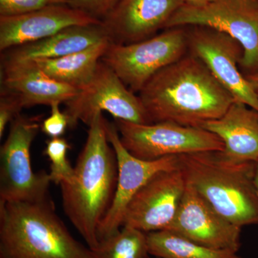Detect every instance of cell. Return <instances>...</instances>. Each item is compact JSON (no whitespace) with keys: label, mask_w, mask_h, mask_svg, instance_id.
I'll return each mask as SVG.
<instances>
[{"label":"cell","mask_w":258,"mask_h":258,"mask_svg":"<svg viewBox=\"0 0 258 258\" xmlns=\"http://www.w3.org/2000/svg\"><path fill=\"white\" fill-rule=\"evenodd\" d=\"M152 123L201 127L222 116L235 101L196 56L190 53L152 76L139 91Z\"/></svg>","instance_id":"cell-1"},{"label":"cell","mask_w":258,"mask_h":258,"mask_svg":"<svg viewBox=\"0 0 258 258\" xmlns=\"http://www.w3.org/2000/svg\"><path fill=\"white\" fill-rule=\"evenodd\" d=\"M107 124L103 112H98L88 125L74 179L60 184L64 214L93 250L99 245L98 229L111 208L118 181V162Z\"/></svg>","instance_id":"cell-2"},{"label":"cell","mask_w":258,"mask_h":258,"mask_svg":"<svg viewBox=\"0 0 258 258\" xmlns=\"http://www.w3.org/2000/svg\"><path fill=\"white\" fill-rule=\"evenodd\" d=\"M185 179L227 220L238 227L258 225L256 163L238 162L222 152L178 156Z\"/></svg>","instance_id":"cell-3"},{"label":"cell","mask_w":258,"mask_h":258,"mask_svg":"<svg viewBox=\"0 0 258 258\" xmlns=\"http://www.w3.org/2000/svg\"><path fill=\"white\" fill-rule=\"evenodd\" d=\"M0 258H96L57 216L52 200L0 204Z\"/></svg>","instance_id":"cell-4"},{"label":"cell","mask_w":258,"mask_h":258,"mask_svg":"<svg viewBox=\"0 0 258 258\" xmlns=\"http://www.w3.org/2000/svg\"><path fill=\"white\" fill-rule=\"evenodd\" d=\"M202 26L230 35L240 44V67L258 71V0H209L198 5L184 4L169 19L165 28Z\"/></svg>","instance_id":"cell-5"},{"label":"cell","mask_w":258,"mask_h":258,"mask_svg":"<svg viewBox=\"0 0 258 258\" xmlns=\"http://www.w3.org/2000/svg\"><path fill=\"white\" fill-rule=\"evenodd\" d=\"M41 129L36 118L19 115L0 149V204L50 200L49 173L32 170L30 147Z\"/></svg>","instance_id":"cell-6"},{"label":"cell","mask_w":258,"mask_h":258,"mask_svg":"<svg viewBox=\"0 0 258 258\" xmlns=\"http://www.w3.org/2000/svg\"><path fill=\"white\" fill-rule=\"evenodd\" d=\"M188 49L187 27H177L134 43L111 42L101 60L133 92H139L152 76L181 58Z\"/></svg>","instance_id":"cell-7"},{"label":"cell","mask_w":258,"mask_h":258,"mask_svg":"<svg viewBox=\"0 0 258 258\" xmlns=\"http://www.w3.org/2000/svg\"><path fill=\"white\" fill-rule=\"evenodd\" d=\"M115 124L123 147L143 160L224 150L221 139L201 127L185 126L172 122L139 124L118 119H115Z\"/></svg>","instance_id":"cell-8"},{"label":"cell","mask_w":258,"mask_h":258,"mask_svg":"<svg viewBox=\"0 0 258 258\" xmlns=\"http://www.w3.org/2000/svg\"><path fill=\"white\" fill-rule=\"evenodd\" d=\"M64 104L70 128L76 127L79 121L88 125L98 112L103 111L108 112L115 119L153 123L139 97L129 91L118 75L102 60L91 81Z\"/></svg>","instance_id":"cell-9"},{"label":"cell","mask_w":258,"mask_h":258,"mask_svg":"<svg viewBox=\"0 0 258 258\" xmlns=\"http://www.w3.org/2000/svg\"><path fill=\"white\" fill-rule=\"evenodd\" d=\"M190 53L210 70L214 77L241 102L258 111V95L240 71L243 50L230 35L202 26L187 27Z\"/></svg>","instance_id":"cell-10"},{"label":"cell","mask_w":258,"mask_h":258,"mask_svg":"<svg viewBox=\"0 0 258 258\" xmlns=\"http://www.w3.org/2000/svg\"><path fill=\"white\" fill-rule=\"evenodd\" d=\"M107 137L116 156L118 181L111 208L98 229L99 243L120 230L128 204L153 176L161 171L179 168L178 156L153 161L134 157L122 144L116 125L109 122L107 124Z\"/></svg>","instance_id":"cell-11"},{"label":"cell","mask_w":258,"mask_h":258,"mask_svg":"<svg viewBox=\"0 0 258 258\" xmlns=\"http://www.w3.org/2000/svg\"><path fill=\"white\" fill-rule=\"evenodd\" d=\"M186 186L179 168L158 173L128 204L122 227L128 226L146 233L166 230L175 218Z\"/></svg>","instance_id":"cell-12"},{"label":"cell","mask_w":258,"mask_h":258,"mask_svg":"<svg viewBox=\"0 0 258 258\" xmlns=\"http://www.w3.org/2000/svg\"><path fill=\"white\" fill-rule=\"evenodd\" d=\"M241 229L222 216L186 182L175 218L165 230L210 248L237 252L241 246Z\"/></svg>","instance_id":"cell-13"},{"label":"cell","mask_w":258,"mask_h":258,"mask_svg":"<svg viewBox=\"0 0 258 258\" xmlns=\"http://www.w3.org/2000/svg\"><path fill=\"white\" fill-rule=\"evenodd\" d=\"M101 23L67 4L50 5L23 15L0 16V50L46 38L69 27Z\"/></svg>","instance_id":"cell-14"},{"label":"cell","mask_w":258,"mask_h":258,"mask_svg":"<svg viewBox=\"0 0 258 258\" xmlns=\"http://www.w3.org/2000/svg\"><path fill=\"white\" fill-rule=\"evenodd\" d=\"M184 0H122L101 20L112 42L134 43L165 28Z\"/></svg>","instance_id":"cell-15"},{"label":"cell","mask_w":258,"mask_h":258,"mask_svg":"<svg viewBox=\"0 0 258 258\" xmlns=\"http://www.w3.org/2000/svg\"><path fill=\"white\" fill-rule=\"evenodd\" d=\"M105 40H110V37L102 22L95 25H74L52 36L2 52L1 66L57 58L86 50Z\"/></svg>","instance_id":"cell-16"},{"label":"cell","mask_w":258,"mask_h":258,"mask_svg":"<svg viewBox=\"0 0 258 258\" xmlns=\"http://www.w3.org/2000/svg\"><path fill=\"white\" fill-rule=\"evenodd\" d=\"M1 68V91L18 97L23 108L66 103L79 91L77 88L51 79L32 62Z\"/></svg>","instance_id":"cell-17"},{"label":"cell","mask_w":258,"mask_h":258,"mask_svg":"<svg viewBox=\"0 0 258 258\" xmlns=\"http://www.w3.org/2000/svg\"><path fill=\"white\" fill-rule=\"evenodd\" d=\"M202 128L217 136L224 144L225 157L238 162L258 164V111L235 101L225 114Z\"/></svg>","instance_id":"cell-18"},{"label":"cell","mask_w":258,"mask_h":258,"mask_svg":"<svg viewBox=\"0 0 258 258\" xmlns=\"http://www.w3.org/2000/svg\"><path fill=\"white\" fill-rule=\"evenodd\" d=\"M111 42L105 40L80 52L57 58L40 59L31 62L51 79L81 90L92 79Z\"/></svg>","instance_id":"cell-19"},{"label":"cell","mask_w":258,"mask_h":258,"mask_svg":"<svg viewBox=\"0 0 258 258\" xmlns=\"http://www.w3.org/2000/svg\"><path fill=\"white\" fill-rule=\"evenodd\" d=\"M149 253L157 258H242L237 252L210 248L169 230L147 233Z\"/></svg>","instance_id":"cell-20"},{"label":"cell","mask_w":258,"mask_h":258,"mask_svg":"<svg viewBox=\"0 0 258 258\" xmlns=\"http://www.w3.org/2000/svg\"><path fill=\"white\" fill-rule=\"evenodd\" d=\"M93 251L96 258H147V233L123 226L114 235L101 241Z\"/></svg>","instance_id":"cell-21"},{"label":"cell","mask_w":258,"mask_h":258,"mask_svg":"<svg viewBox=\"0 0 258 258\" xmlns=\"http://www.w3.org/2000/svg\"><path fill=\"white\" fill-rule=\"evenodd\" d=\"M70 149L69 142L62 137L51 138L46 142L43 154L50 161L49 175L51 181L56 184L71 183L74 179V167L67 157Z\"/></svg>","instance_id":"cell-22"},{"label":"cell","mask_w":258,"mask_h":258,"mask_svg":"<svg viewBox=\"0 0 258 258\" xmlns=\"http://www.w3.org/2000/svg\"><path fill=\"white\" fill-rule=\"evenodd\" d=\"M67 0H0V16H14L50 5L66 4Z\"/></svg>","instance_id":"cell-23"},{"label":"cell","mask_w":258,"mask_h":258,"mask_svg":"<svg viewBox=\"0 0 258 258\" xmlns=\"http://www.w3.org/2000/svg\"><path fill=\"white\" fill-rule=\"evenodd\" d=\"M122 0H67L66 4L102 20Z\"/></svg>","instance_id":"cell-24"},{"label":"cell","mask_w":258,"mask_h":258,"mask_svg":"<svg viewBox=\"0 0 258 258\" xmlns=\"http://www.w3.org/2000/svg\"><path fill=\"white\" fill-rule=\"evenodd\" d=\"M23 106L18 97L12 93L1 91L0 98V138L3 135L8 123H11L20 114Z\"/></svg>","instance_id":"cell-25"},{"label":"cell","mask_w":258,"mask_h":258,"mask_svg":"<svg viewBox=\"0 0 258 258\" xmlns=\"http://www.w3.org/2000/svg\"><path fill=\"white\" fill-rule=\"evenodd\" d=\"M60 103L51 106V113L42 122L41 130L50 138L61 137L69 127V120L64 112L60 109Z\"/></svg>","instance_id":"cell-26"},{"label":"cell","mask_w":258,"mask_h":258,"mask_svg":"<svg viewBox=\"0 0 258 258\" xmlns=\"http://www.w3.org/2000/svg\"><path fill=\"white\" fill-rule=\"evenodd\" d=\"M246 79L248 80L251 86L253 87L254 91L258 93V71L254 74L247 75L245 76Z\"/></svg>","instance_id":"cell-27"},{"label":"cell","mask_w":258,"mask_h":258,"mask_svg":"<svg viewBox=\"0 0 258 258\" xmlns=\"http://www.w3.org/2000/svg\"><path fill=\"white\" fill-rule=\"evenodd\" d=\"M209 0H184V4L191 5H198L207 3Z\"/></svg>","instance_id":"cell-28"},{"label":"cell","mask_w":258,"mask_h":258,"mask_svg":"<svg viewBox=\"0 0 258 258\" xmlns=\"http://www.w3.org/2000/svg\"><path fill=\"white\" fill-rule=\"evenodd\" d=\"M254 183L258 193V164H256L255 174H254Z\"/></svg>","instance_id":"cell-29"},{"label":"cell","mask_w":258,"mask_h":258,"mask_svg":"<svg viewBox=\"0 0 258 258\" xmlns=\"http://www.w3.org/2000/svg\"><path fill=\"white\" fill-rule=\"evenodd\" d=\"M147 258H151V257H149H149H148Z\"/></svg>","instance_id":"cell-30"},{"label":"cell","mask_w":258,"mask_h":258,"mask_svg":"<svg viewBox=\"0 0 258 258\" xmlns=\"http://www.w3.org/2000/svg\"><path fill=\"white\" fill-rule=\"evenodd\" d=\"M257 93V95H258V93Z\"/></svg>","instance_id":"cell-31"}]
</instances>
